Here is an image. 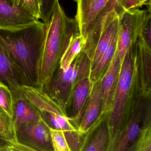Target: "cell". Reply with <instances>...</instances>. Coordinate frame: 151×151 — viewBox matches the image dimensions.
Masks as SVG:
<instances>
[{
	"label": "cell",
	"mask_w": 151,
	"mask_h": 151,
	"mask_svg": "<svg viewBox=\"0 0 151 151\" xmlns=\"http://www.w3.org/2000/svg\"><path fill=\"white\" fill-rule=\"evenodd\" d=\"M46 24L39 20L17 28H0L1 46L19 68L29 85L37 87Z\"/></svg>",
	"instance_id": "cell-1"
},
{
	"label": "cell",
	"mask_w": 151,
	"mask_h": 151,
	"mask_svg": "<svg viewBox=\"0 0 151 151\" xmlns=\"http://www.w3.org/2000/svg\"><path fill=\"white\" fill-rule=\"evenodd\" d=\"M79 31L76 20L66 15L58 1L50 21L46 24L37 87L43 89L48 83L70 40Z\"/></svg>",
	"instance_id": "cell-2"
},
{
	"label": "cell",
	"mask_w": 151,
	"mask_h": 151,
	"mask_svg": "<svg viewBox=\"0 0 151 151\" xmlns=\"http://www.w3.org/2000/svg\"><path fill=\"white\" fill-rule=\"evenodd\" d=\"M135 43L128 49L121 64L112 100L108 127L112 143L117 139L116 136L121 128L126 100L132 83L135 64Z\"/></svg>",
	"instance_id": "cell-3"
},
{
	"label": "cell",
	"mask_w": 151,
	"mask_h": 151,
	"mask_svg": "<svg viewBox=\"0 0 151 151\" xmlns=\"http://www.w3.org/2000/svg\"><path fill=\"white\" fill-rule=\"evenodd\" d=\"M90 68L91 59L85 52L82 51L76 58L74 64L64 68H59L55 76H52L48 83L42 89L63 107L67 102L68 94L70 93L75 82L89 76Z\"/></svg>",
	"instance_id": "cell-4"
},
{
	"label": "cell",
	"mask_w": 151,
	"mask_h": 151,
	"mask_svg": "<svg viewBox=\"0 0 151 151\" xmlns=\"http://www.w3.org/2000/svg\"><path fill=\"white\" fill-rule=\"evenodd\" d=\"M126 0H109L103 10L89 25L83 37L85 45L82 51L91 59L99 39L107 27L115 19L121 18L127 11Z\"/></svg>",
	"instance_id": "cell-5"
},
{
	"label": "cell",
	"mask_w": 151,
	"mask_h": 151,
	"mask_svg": "<svg viewBox=\"0 0 151 151\" xmlns=\"http://www.w3.org/2000/svg\"><path fill=\"white\" fill-rule=\"evenodd\" d=\"M16 133L18 141L34 151H54L50 127L42 118L21 124L16 129Z\"/></svg>",
	"instance_id": "cell-6"
},
{
	"label": "cell",
	"mask_w": 151,
	"mask_h": 151,
	"mask_svg": "<svg viewBox=\"0 0 151 151\" xmlns=\"http://www.w3.org/2000/svg\"><path fill=\"white\" fill-rule=\"evenodd\" d=\"M145 12L137 8L129 9L120 19L117 48L121 64L128 49L137 41Z\"/></svg>",
	"instance_id": "cell-7"
},
{
	"label": "cell",
	"mask_w": 151,
	"mask_h": 151,
	"mask_svg": "<svg viewBox=\"0 0 151 151\" xmlns=\"http://www.w3.org/2000/svg\"><path fill=\"white\" fill-rule=\"evenodd\" d=\"M0 80L8 86L11 90L14 101L24 98L22 86L29 85L12 58L0 46Z\"/></svg>",
	"instance_id": "cell-8"
},
{
	"label": "cell",
	"mask_w": 151,
	"mask_h": 151,
	"mask_svg": "<svg viewBox=\"0 0 151 151\" xmlns=\"http://www.w3.org/2000/svg\"><path fill=\"white\" fill-rule=\"evenodd\" d=\"M38 20L24 9L18 0H0V28H17Z\"/></svg>",
	"instance_id": "cell-9"
},
{
	"label": "cell",
	"mask_w": 151,
	"mask_h": 151,
	"mask_svg": "<svg viewBox=\"0 0 151 151\" xmlns=\"http://www.w3.org/2000/svg\"><path fill=\"white\" fill-rule=\"evenodd\" d=\"M77 4L75 16L79 33L83 36L87 28L109 0H74Z\"/></svg>",
	"instance_id": "cell-10"
},
{
	"label": "cell",
	"mask_w": 151,
	"mask_h": 151,
	"mask_svg": "<svg viewBox=\"0 0 151 151\" xmlns=\"http://www.w3.org/2000/svg\"><path fill=\"white\" fill-rule=\"evenodd\" d=\"M121 66L119 53L116 48L112 60L107 68L104 76L101 78L103 97L102 112H107L110 109Z\"/></svg>",
	"instance_id": "cell-11"
},
{
	"label": "cell",
	"mask_w": 151,
	"mask_h": 151,
	"mask_svg": "<svg viewBox=\"0 0 151 151\" xmlns=\"http://www.w3.org/2000/svg\"><path fill=\"white\" fill-rule=\"evenodd\" d=\"M103 103L101 78L94 83L87 108L78 130L79 135L85 133L99 117Z\"/></svg>",
	"instance_id": "cell-12"
},
{
	"label": "cell",
	"mask_w": 151,
	"mask_h": 151,
	"mask_svg": "<svg viewBox=\"0 0 151 151\" xmlns=\"http://www.w3.org/2000/svg\"><path fill=\"white\" fill-rule=\"evenodd\" d=\"M145 108V103H141L136 112L121 133L114 150L125 151L130 143L135 141L139 134V124L142 118Z\"/></svg>",
	"instance_id": "cell-13"
},
{
	"label": "cell",
	"mask_w": 151,
	"mask_h": 151,
	"mask_svg": "<svg viewBox=\"0 0 151 151\" xmlns=\"http://www.w3.org/2000/svg\"><path fill=\"white\" fill-rule=\"evenodd\" d=\"M41 118L37 108L25 97L15 101L13 120L15 130L22 124L37 122Z\"/></svg>",
	"instance_id": "cell-14"
},
{
	"label": "cell",
	"mask_w": 151,
	"mask_h": 151,
	"mask_svg": "<svg viewBox=\"0 0 151 151\" xmlns=\"http://www.w3.org/2000/svg\"><path fill=\"white\" fill-rule=\"evenodd\" d=\"M118 28L114 33L107 49L97 65L90 70L89 78L92 83H94L98 80L104 70L107 68L114 55L118 44Z\"/></svg>",
	"instance_id": "cell-15"
},
{
	"label": "cell",
	"mask_w": 151,
	"mask_h": 151,
	"mask_svg": "<svg viewBox=\"0 0 151 151\" xmlns=\"http://www.w3.org/2000/svg\"><path fill=\"white\" fill-rule=\"evenodd\" d=\"M120 18L113 21L105 30L98 41L91 59V68H93L99 62L110 44L115 31L119 27Z\"/></svg>",
	"instance_id": "cell-16"
},
{
	"label": "cell",
	"mask_w": 151,
	"mask_h": 151,
	"mask_svg": "<svg viewBox=\"0 0 151 151\" xmlns=\"http://www.w3.org/2000/svg\"><path fill=\"white\" fill-rule=\"evenodd\" d=\"M84 45V38L79 32L73 36L61 58L59 68H64L71 65L81 52Z\"/></svg>",
	"instance_id": "cell-17"
},
{
	"label": "cell",
	"mask_w": 151,
	"mask_h": 151,
	"mask_svg": "<svg viewBox=\"0 0 151 151\" xmlns=\"http://www.w3.org/2000/svg\"><path fill=\"white\" fill-rule=\"evenodd\" d=\"M91 83L88 76L77 82L74 87V106L77 115L79 114L90 93Z\"/></svg>",
	"instance_id": "cell-18"
},
{
	"label": "cell",
	"mask_w": 151,
	"mask_h": 151,
	"mask_svg": "<svg viewBox=\"0 0 151 151\" xmlns=\"http://www.w3.org/2000/svg\"><path fill=\"white\" fill-rule=\"evenodd\" d=\"M0 138L8 141L17 140L13 119L0 107Z\"/></svg>",
	"instance_id": "cell-19"
},
{
	"label": "cell",
	"mask_w": 151,
	"mask_h": 151,
	"mask_svg": "<svg viewBox=\"0 0 151 151\" xmlns=\"http://www.w3.org/2000/svg\"><path fill=\"white\" fill-rule=\"evenodd\" d=\"M14 102L11 90L7 85L0 80V107L12 119L14 116Z\"/></svg>",
	"instance_id": "cell-20"
},
{
	"label": "cell",
	"mask_w": 151,
	"mask_h": 151,
	"mask_svg": "<svg viewBox=\"0 0 151 151\" xmlns=\"http://www.w3.org/2000/svg\"><path fill=\"white\" fill-rule=\"evenodd\" d=\"M108 126L104 125L97 132L95 136L91 140L84 151H104L106 150V146L109 135Z\"/></svg>",
	"instance_id": "cell-21"
},
{
	"label": "cell",
	"mask_w": 151,
	"mask_h": 151,
	"mask_svg": "<svg viewBox=\"0 0 151 151\" xmlns=\"http://www.w3.org/2000/svg\"><path fill=\"white\" fill-rule=\"evenodd\" d=\"M136 143L129 150L151 151V129L150 123L139 132Z\"/></svg>",
	"instance_id": "cell-22"
},
{
	"label": "cell",
	"mask_w": 151,
	"mask_h": 151,
	"mask_svg": "<svg viewBox=\"0 0 151 151\" xmlns=\"http://www.w3.org/2000/svg\"><path fill=\"white\" fill-rule=\"evenodd\" d=\"M145 41L149 47H151V10H145L139 29L138 37Z\"/></svg>",
	"instance_id": "cell-23"
},
{
	"label": "cell",
	"mask_w": 151,
	"mask_h": 151,
	"mask_svg": "<svg viewBox=\"0 0 151 151\" xmlns=\"http://www.w3.org/2000/svg\"><path fill=\"white\" fill-rule=\"evenodd\" d=\"M50 131L54 151H71L62 131L52 128Z\"/></svg>",
	"instance_id": "cell-24"
},
{
	"label": "cell",
	"mask_w": 151,
	"mask_h": 151,
	"mask_svg": "<svg viewBox=\"0 0 151 151\" xmlns=\"http://www.w3.org/2000/svg\"><path fill=\"white\" fill-rule=\"evenodd\" d=\"M21 6L37 20L41 17V0H18Z\"/></svg>",
	"instance_id": "cell-25"
},
{
	"label": "cell",
	"mask_w": 151,
	"mask_h": 151,
	"mask_svg": "<svg viewBox=\"0 0 151 151\" xmlns=\"http://www.w3.org/2000/svg\"><path fill=\"white\" fill-rule=\"evenodd\" d=\"M59 0H41V17L44 23H48L50 21L56 3Z\"/></svg>",
	"instance_id": "cell-26"
},
{
	"label": "cell",
	"mask_w": 151,
	"mask_h": 151,
	"mask_svg": "<svg viewBox=\"0 0 151 151\" xmlns=\"http://www.w3.org/2000/svg\"><path fill=\"white\" fill-rule=\"evenodd\" d=\"M34 151V150L17 140L8 141L0 147V151Z\"/></svg>",
	"instance_id": "cell-27"
},
{
	"label": "cell",
	"mask_w": 151,
	"mask_h": 151,
	"mask_svg": "<svg viewBox=\"0 0 151 151\" xmlns=\"http://www.w3.org/2000/svg\"><path fill=\"white\" fill-rule=\"evenodd\" d=\"M137 0H126L125 8L127 10L136 8Z\"/></svg>",
	"instance_id": "cell-28"
},
{
	"label": "cell",
	"mask_w": 151,
	"mask_h": 151,
	"mask_svg": "<svg viewBox=\"0 0 151 151\" xmlns=\"http://www.w3.org/2000/svg\"><path fill=\"white\" fill-rule=\"evenodd\" d=\"M149 2H151V0H137L136 8L138 9L144 5H146Z\"/></svg>",
	"instance_id": "cell-29"
},
{
	"label": "cell",
	"mask_w": 151,
	"mask_h": 151,
	"mask_svg": "<svg viewBox=\"0 0 151 151\" xmlns=\"http://www.w3.org/2000/svg\"><path fill=\"white\" fill-rule=\"evenodd\" d=\"M6 140L0 138V147H1L6 142Z\"/></svg>",
	"instance_id": "cell-30"
}]
</instances>
